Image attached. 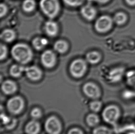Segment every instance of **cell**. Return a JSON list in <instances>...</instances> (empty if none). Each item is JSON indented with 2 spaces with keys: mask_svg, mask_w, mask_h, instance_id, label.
<instances>
[{
  "mask_svg": "<svg viewBox=\"0 0 135 134\" xmlns=\"http://www.w3.org/2000/svg\"><path fill=\"white\" fill-rule=\"evenodd\" d=\"M11 53L14 60L22 65L28 64L33 58L32 49L24 43L16 44L12 48Z\"/></svg>",
  "mask_w": 135,
  "mask_h": 134,
  "instance_id": "obj_1",
  "label": "cell"
},
{
  "mask_svg": "<svg viewBox=\"0 0 135 134\" xmlns=\"http://www.w3.org/2000/svg\"><path fill=\"white\" fill-rule=\"evenodd\" d=\"M39 6L43 13L51 19L56 17L60 11L59 0H41Z\"/></svg>",
  "mask_w": 135,
  "mask_h": 134,
  "instance_id": "obj_2",
  "label": "cell"
},
{
  "mask_svg": "<svg viewBox=\"0 0 135 134\" xmlns=\"http://www.w3.org/2000/svg\"><path fill=\"white\" fill-rule=\"evenodd\" d=\"M121 116V111L117 105L111 104L104 109L102 113L103 120L108 124L114 125L117 123Z\"/></svg>",
  "mask_w": 135,
  "mask_h": 134,
  "instance_id": "obj_3",
  "label": "cell"
},
{
  "mask_svg": "<svg viewBox=\"0 0 135 134\" xmlns=\"http://www.w3.org/2000/svg\"><path fill=\"white\" fill-rule=\"evenodd\" d=\"M113 24V18L108 15H103L96 20L94 28L97 32L104 34L107 33L112 29Z\"/></svg>",
  "mask_w": 135,
  "mask_h": 134,
  "instance_id": "obj_4",
  "label": "cell"
},
{
  "mask_svg": "<svg viewBox=\"0 0 135 134\" xmlns=\"http://www.w3.org/2000/svg\"><path fill=\"white\" fill-rule=\"evenodd\" d=\"M87 69V64L86 61L81 58H78L73 60L70 65V74L75 78H81L84 76Z\"/></svg>",
  "mask_w": 135,
  "mask_h": 134,
  "instance_id": "obj_5",
  "label": "cell"
},
{
  "mask_svg": "<svg viewBox=\"0 0 135 134\" xmlns=\"http://www.w3.org/2000/svg\"><path fill=\"white\" fill-rule=\"evenodd\" d=\"M41 62L44 67L51 69L56 64L57 56L55 52L51 50H47L41 54Z\"/></svg>",
  "mask_w": 135,
  "mask_h": 134,
  "instance_id": "obj_6",
  "label": "cell"
},
{
  "mask_svg": "<svg viewBox=\"0 0 135 134\" xmlns=\"http://www.w3.org/2000/svg\"><path fill=\"white\" fill-rule=\"evenodd\" d=\"M24 107L23 99L20 96H16L10 99L7 102V107L10 112L14 114H18Z\"/></svg>",
  "mask_w": 135,
  "mask_h": 134,
  "instance_id": "obj_7",
  "label": "cell"
},
{
  "mask_svg": "<svg viewBox=\"0 0 135 134\" xmlns=\"http://www.w3.org/2000/svg\"><path fill=\"white\" fill-rule=\"evenodd\" d=\"M45 128L49 134H59L61 130V125L56 117L52 116L46 121Z\"/></svg>",
  "mask_w": 135,
  "mask_h": 134,
  "instance_id": "obj_8",
  "label": "cell"
},
{
  "mask_svg": "<svg viewBox=\"0 0 135 134\" xmlns=\"http://www.w3.org/2000/svg\"><path fill=\"white\" fill-rule=\"evenodd\" d=\"M126 69L124 67L119 66L111 69L108 73V78L110 82L116 83L120 81L125 76Z\"/></svg>",
  "mask_w": 135,
  "mask_h": 134,
  "instance_id": "obj_9",
  "label": "cell"
},
{
  "mask_svg": "<svg viewBox=\"0 0 135 134\" xmlns=\"http://www.w3.org/2000/svg\"><path fill=\"white\" fill-rule=\"evenodd\" d=\"M83 91L87 96L95 100L98 99L101 96L99 87L92 82L85 84L83 86Z\"/></svg>",
  "mask_w": 135,
  "mask_h": 134,
  "instance_id": "obj_10",
  "label": "cell"
},
{
  "mask_svg": "<svg viewBox=\"0 0 135 134\" xmlns=\"http://www.w3.org/2000/svg\"><path fill=\"white\" fill-rule=\"evenodd\" d=\"M81 14L88 21H92L97 16V10L93 6L90 4L83 6L81 8Z\"/></svg>",
  "mask_w": 135,
  "mask_h": 134,
  "instance_id": "obj_11",
  "label": "cell"
},
{
  "mask_svg": "<svg viewBox=\"0 0 135 134\" xmlns=\"http://www.w3.org/2000/svg\"><path fill=\"white\" fill-rule=\"evenodd\" d=\"M25 72L27 78L32 81H37L42 76V71L39 67L36 66H31L25 68Z\"/></svg>",
  "mask_w": 135,
  "mask_h": 134,
  "instance_id": "obj_12",
  "label": "cell"
},
{
  "mask_svg": "<svg viewBox=\"0 0 135 134\" xmlns=\"http://www.w3.org/2000/svg\"><path fill=\"white\" fill-rule=\"evenodd\" d=\"M44 30L47 36L55 37L58 34L59 31L58 24L56 22L50 19L44 24Z\"/></svg>",
  "mask_w": 135,
  "mask_h": 134,
  "instance_id": "obj_13",
  "label": "cell"
},
{
  "mask_svg": "<svg viewBox=\"0 0 135 134\" xmlns=\"http://www.w3.org/2000/svg\"><path fill=\"white\" fill-rule=\"evenodd\" d=\"M102 56L100 53L97 51H92L87 53L85 56L86 62L93 65L98 64L102 60Z\"/></svg>",
  "mask_w": 135,
  "mask_h": 134,
  "instance_id": "obj_14",
  "label": "cell"
},
{
  "mask_svg": "<svg viewBox=\"0 0 135 134\" xmlns=\"http://www.w3.org/2000/svg\"><path fill=\"white\" fill-rule=\"evenodd\" d=\"M2 90L6 94H12L16 91L17 85L15 82L7 80L2 84Z\"/></svg>",
  "mask_w": 135,
  "mask_h": 134,
  "instance_id": "obj_15",
  "label": "cell"
},
{
  "mask_svg": "<svg viewBox=\"0 0 135 134\" xmlns=\"http://www.w3.org/2000/svg\"><path fill=\"white\" fill-rule=\"evenodd\" d=\"M53 48L56 51L60 54H64L69 48V45L66 41L64 40H59L55 42Z\"/></svg>",
  "mask_w": 135,
  "mask_h": 134,
  "instance_id": "obj_16",
  "label": "cell"
},
{
  "mask_svg": "<svg viewBox=\"0 0 135 134\" xmlns=\"http://www.w3.org/2000/svg\"><path fill=\"white\" fill-rule=\"evenodd\" d=\"M1 39L6 43L12 42L16 37V33L13 29H6L2 31L1 34Z\"/></svg>",
  "mask_w": 135,
  "mask_h": 134,
  "instance_id": "obj_17",
  "label": "cell"
},
{
  "mask_svg": "<svg viewBox=\"0 0 135 134\" xmlns=\"http://www.w3.org/2000/svg\"><path fill=\"white\" fill-rule=\"evenodd\" d=\"M48 40L46 38L42 37H37L33 39L32 45L33 48L37 51H41L47 45Z\"/></svg>",
  "mask_w": 135,
  "mask_h": 134,
  "instance_id": "obj_18",
  "label": "cell"
},
{
  "mask_svg": "<svg viewBox=\"0 0 135 134\" xmlns=\"http://www.w3.org/2000/svg\"><path fill=\"white\" fill-rule=\"evenodd\" d=\"M113 19L115 24L118 26H122L126 24L127 21L128 16L124 12L119 11L115 13Z\"/></svg>",
  "mask_w": 135,
  "mask_h": 134,
  "instance_id": "obj_19",
  "label": "cell"
},
{
  "mask_svg": "<svg viewBox=\"0 0 135 134\" xmlns=\"http://www.w3.org/2000/svg\"><path fill=\"white\" fill-rule=\"evenodd\" d=\"M40 130V126L37 122L32 120L26 125V132L27 134H37Z\"/></svg>",
  "mask_w": 135,
  "mask_h": 134,
  "instance_id": "obj_20",
  "label": "cell"
},
{
  "mask_svg": "<svg viewBox=\"0 0 135 134\" xmlns=\"http://www.w3.org/2000/svg\"><path fill=\"white\" fill-rule=\"evenodd\" d=\"M22 64H15L11 66L9 72L11 76L15 78H18L22 75L23 73L25 71V68Z\"/></svg>",
  "mask_w": 135,
  "mask_h": 134,
  "instance_id": "obj_21",
  "label": "cell"
},
{
  "mask_svg": "<svg viewBox=\"0 0 135 134\" xmlns=\"http://www.w3.org/2000/svg\"><path fill=\"white\" fill-rule=\"evenodd\" d=\"M125 77L127 85L135 90V69H131L126 72Z\"/></svg>",
  "mask_w": 135,
  "mask_h": 134,
  "instance_id": "obj_22",
  "label": "cell"
},
{
  "mask_svg": "<svg viewBox=\"0 0 135 134\" xmlns=\"http://www.w3.org/2000/svg\"><path fill=\"white\" fill-rule=\"evenodd\" d=\"M36 2L35 0H24L22 4L23 10L26 13H30L35 10Z\"/></svg>",
  "mask_w": 135,
  "mask_h": 134,
  "instance_id": "obj_23",
  "label": "cell"
},
{
  "mask_svg": "<svg viewBox=\"0 0 135 134\" xmlns=\"http://www.w3.org/2000/svg\"><path fill=\"white\" fill-rule=\"evenodd\" d=\"M88 125L91 127H95L100 123V118L97 114H91L87 116L86 118Z\"/></svg>",
  "mask_w": 135,
  "mask_h": 134,
  "instance_id": "obj_24",
  "label": "cell"
},
{
  "mask_svg": "<svg viewBox=\"0 0 135 134\" xmlns=\"http://www.w3.org/2000/svg\"><path fill=\"white\" fill-rule=\"evenodd\" d=\"M93 134H113V131L107 126H99L93 130Z\"/></svg>",
  "mask_w": 135,
  "mask_h": 134,
  "instance_id": "obj_25",
  "label": "cell"
},
{
  "mask_svg": "<svg viewBox=\"0 0 135 134\" xmlns=\"http://www.w3.org/2000/svg\"><path fill=\"white\" fill-rule=\"evenodd\" d=\"M102 102L99 100H95L90 103V109L94 112H99L102 109Z\"/></svg>",
  "mask_w": 135,
  "mask_h": 134,
  "instance_id": "obj_26",
  "label": "cell"
},
{
  "mask_svg": "<svg viewBox=\"0 0 135 134\" xmlns=\"http://www.w3.org/2000/svg\"><path fill=\"white\" fill-rule=\"evenodd\" d=\"M66 5L71 7H79L84 3L85 0H63Z\"/></svg>",
  "mask_w": 135,
  "mask_h": 134,
  "instance_id": "obj_27",
  "label": "cell"
},
{
  "mask_svg": "<svg viewBox=\"0 0 135 134\" xmlns=\"http://www.w3.org/2000/svg\"><path fill=\"white\" fill-rule=\"evenodd\" d=\"M0 59L1 61L4 60L7 56L8 49L7 47L3 44H1L0 46Z\"/></svg>",
  "mask_w": 135,
  "mask_h": 134,
  "instance_id": "obj_28",
  "label": "cell"
},
{
  "mask_svg": "<svg viewBox=\"0 0 135 134\" xmlns=\"http://www.w3.org/2000/svg\"><path fill=\"white\" fill-rule=\"evenodd\" d=\"M31 116L33 118L38 119L42 116V112L40 109L35 108L31 112Z\"/></svg>",
  "mask_w": 135,
  "mask_h": 134,
  "instance_id": "obj_29",
  "label": "cell"
},
{
  "mask_svg": "<svg viewBox=\"0 0 135 134\" xmlns=\"http://www.w3.org/2000/svg\"><path fill=\"white\" fill-rule=\"evenodd\" d=\"M7 6L5 4L1 3L0 5V17L2 18L7 14Z\"/></svg>",
  "mask_w": 135,
  "mask_h": 134,
  "instance_id": "obj_30",
  "label": "cell"
},
{
  "mask_svg": "<svg viewBox=\"0 0 135 134\" xmlns=\"http://www.w3.org/2000/svg\"><path fill=\"white\" fill-rule=\"evenodd\" d=\"M16 123V120L14 118H10L9 121L6 123V127L7 129H12L15 127Z\"/></svg>",
  "mask_w": 135,
  "mask_h": 134,
  "instance_id": "obj_31",
  "label": "cell"
},
{
  "mask_svg": "<svg viewBox=\"0 0 135 134\" xmlns=\"http://www.w3.org/2000/svg\"><path fill=\"white\" fill-rule=\"evenodd\" d=\"M68 134H84L80 129L78 128H73L70 130Z\"/></svg>",
  "mask_w": 135,
  "mask_h": 134,
  "instance_id": "obj_32",
  "label": "cell"
},
{
  "mask_svg": "<svg viewBox=\"0 0 135 134\" xmlns=\"http://www.w3.org/2000/svg\"><path fill=\"white\" fill-rule=\"evenodd\" d=\"M126 4L130 7H135V0H124Z\"/></svg>",
  "mask_w": 135,
  "mask_h": 134,
  "instance_id": "obj_33",
  "label": "cell"
},
{
  "mask_svg": "<svg viewBox=\"0 0 135 134\" xmlns=\"http://www.w3.org/2000/svg\"><path fill=\"white\" fill-rule=\"evenodd\" d=\"M92 1L97 2V3L99 4H104L108 3V2L110 1V0H90Z\"/></svg>",
  "mask_w": 135,
  "mask_h": 134,
  "instance_id": "obj_34",
  "label": "cell"
},
{
  "mask_svg": "<svg viewBox=\"0 0 135 134\" xmlns=\"http://www.w3.org/2000/svg\"><path fill=\"white\" fill-rule=\"evenodd\" d=\"M128 134H135V133H129Z\"/></svg>",
  "mask_w": 135,
  "mask_h": 134,
  "instance_id": "obj_35",
  "label": "cell"
}]
</instances>
